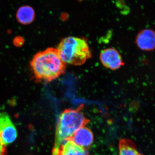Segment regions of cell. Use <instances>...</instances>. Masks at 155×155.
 I'll return each mask as SVG.
<instances>
[{
	"mask_svg": "<svg viewBox=\"0 0 155 155\" xmlns=\"http://www.w3.org/2000/svg\"><path fill=\"white\" fill-rule=\"evenodd\" d=\"M35 79L50 82L65 73L66 64L62 61L57 49L49 48L38 53L30 63Z\"/></svg>",
	"mask_w": 155,
	"mask_h": 155,
	"instance_id": "1",
	"label": "cell"
},
{
	"mask_svg": "<svg viewBox=\"0 0 155 155\" xmlns=\"http://www.w3.org/2000/svg\"><path fill=\"white\" fill-rule=\"evenodd\" d=\"M81 105L75 109L64 110L59 116L56 132L55 145L53 155H56L58 148L61 143L70 138L81 127H84L89 122L84 114Z\"/></svg>",
	"mask_w": 155,
	"mask_h": 155,
	"instance_id": "2",
	"label": "cell"
},
{
	"mask_svg": "<svg viewBox=\"0 0 155 155\" xmlns=\"http://www.w3.org/2000/svg\"><path fill=\"white\" fill-rule=\"evenodd\" d=\"M57 50L65 64L74 66L83 65L91 57V51L87 41L81 38H65L60 42Z\"/></svg>",
	"mask_w": 155,
	"mask_h": 155,
	"instance_id": "3",
	"label": "cell"
},
{
	"mask_svg": "<svg viewBox=\"0 0 155 155\" xmlns=\"http://www.w3.org/2000/svg\"><path fill=\"white\" fill-rule=\"evenodd\" d=\"M17 130L8 114H0V140L5 145L12 143L17 139Z\"/></svg>",
	"mask_w": 155,
	"mask_h": 155,
	"instance_id": "4",
	"label": "cell"
},
{
	"mask_svg": "<svg viewBox=\"0 0 155 155\" xmlns=\"http://www.w3.org/2000/svg\"><path fill=\"white\" fill-rule=\"evenodd\" d=\"M100 58L103 66L111 70H117L124 65L121 55L114 48L103 50L100 54Z\"/></svg>",
	"mask_w": 155,
	"mask_h": 155,
	"instance_id": "5",
	"label": "cell"
},
{
	"mask_svg": "<svg viewBox=\"0 0 155 155\" xmlns=\"http://www.w3.org/2000/svg\"><path fill=\"white\" fill-rule=\"evenodd\" d=\"M136 43L138 47L146 51L155 49V31L151 29H145L137 34Z\"/></svg>",
	"mask_w": 155,
	"mask_h": 155,
	"instance_id": "6",
	"label": "cell"
},
{
	"mask_svg": "<svg viewBox=\"0 0 155 155\" xmlns=\"http://www.w3.org/2000/svg\"><path fill=\"white\" fill-rule=\"evenodd\" d=\"M69 139L87 150L91 146L93 142L94 135L90 129L84 126L78 130Z\"/></svg>",
	"mask_w": 155,
	"mask_h": 155,
	"instance_id": "7",
	"label": "cell"
},
{
	"mask_svg": "<svg viewBox=\"0 0 155 155\" xmlns=\"http://www.w3.org/2000/svg\"><path fill=\"white\" fill-rule=\"evenodd\" d=\"M56 155H89L87 150L68 139L61 143Z\"/></svg>",
	"mask_w": 155,
	"mask_h": 155,
	"instance_id": "8",
	"label": "cell"
},
{
	"mask_svg": "<svg viewBox=\"0 0 155 155\" xmlns=\"http://www.w3.org/2000/svg\"><path fill=\"white\" fill-rule=\"evenodd\" d=\"M119 149V155H143L139 152L134 143L128 139L120 140Z\"/></svg>",
	"mask_w": 155,
	"mask_h": 155,
	"instance_id": "9",
	"label": "cell"
},
{
	"mask_svg": "<svg viewBox=\"0 0 155 155\" xmlns=\"http://www.w3.org/2000/svg\"><path fill=\"white\" fill-rule=\"evenodd\" d=\"M17 18L18 22L22 24H30L34 19V11L29 6L21 7L17 11Z\"/></svg>",
	"mask_w": 155,
	"mask_h": 155,
	"instance_id": "10",
	"label": "cell"
},
{
	"mask_svg": "<svg viewBox=\"0 0 155 155\" xmlns=\"http://www.w3.org/2000/svg\"><path fill=\"white\" fill-rule=\"evenodd\" d=\"M7 155V148L6 146L3 144L0 140V155Z\"/></svg>",
	"mask_w": 155,
	"mask_h": 155,
	"instance_id": "11",
	"label": "cell"
}]
</instances>
